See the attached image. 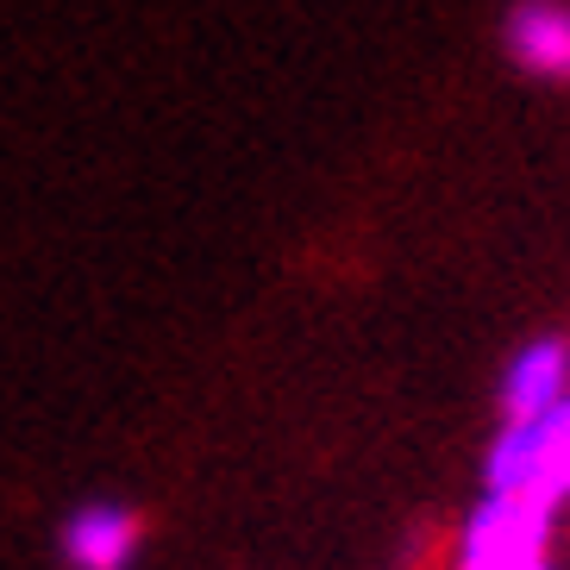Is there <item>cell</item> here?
<instances>
[{
  "label": "cell",
  "mask_w": 570,
  "mask_h": 570,
  "mask_svg": "<svg viewBox=\"0 0 570 570\" xmlns=\"http://www.w3.org/2000/svg\"><path fill=\"white\" fill-rule=\"evenodd\" d=\"M483 489L570 508V402L533 420H502V433L483 452Z\"/></svg>",
  "instance_id": "obj_1"
},
{
  "label": "cell",
  "mask_w": 570,
  "mask_h": 570,
  "mask_svg": "<svg viewBox=\"0 0 570 570\" xmlns=\"http://www.w3.org/2000/svg\"><path fill=\"white\" fill-rule=\"evenodd\" d=\"M558 533V502L539 495H489L470 508L464 533H458V564H533L546 558Z\"/></svg>",
  "instance_id": "obj_2"
},
{
  "label": "cell",
  "mask_w": 570,
  "mask_h": 570,
  "mask_svg": "<svg viewBox=\"0 0 570 570\" xmlns=\"http://www.w3.org/2000/svg\"><path fill=\"white\" fill-rule=\"evenodd\" d=\"M138 539H145V527L126 502H88L63 520L57 552L69 570H126L138 558Z\"/></svg>",
  "instance_id": "obj_3"
},
{
  "label": "cell",
  "mask_w": 570,
  "mask_h": 570,
  "mask_svg": "<svg viewBox=\"0 0 570 570\" xmlns=\"http://www.w3.org/2000/svg\"><path fill=\"white\" fill-rule=\"evenodd\" d=\"M570 402V338H533L502 370V420H533Z\"/></svg>",
  "instance_id": "obj_4"
},
{
  "label": "cell",
  "mask_w": 570,
  "mask_h": 570,
  "mask_svg": "<svg viewBox=\"0 0 570 570\" xmlns=\"http://www.w3.org/2000/svg\"><path fill=\"white\" fill-rule=\"evenodd\" d=\"M508 51L520 69L570 82V7L564 0H520L508 13Z\"/></svg>",
  "instance_id": "obj_5"
},
{
  "label": "cell",
  "mask_w": 570,
  "mask_h": 570,
  "mask_svg": "<svg viewBox=\"0 0 570 570\" xmlns=\"http://www.w3.org/2000/svg\"><path fill=\"white\" fill-rule=\"evenodd\" d=\"M458 570H552L546 558H533V564H458Z\"/></svg>",
  "instance_id": "obj_6"
}]
</instances>
